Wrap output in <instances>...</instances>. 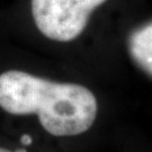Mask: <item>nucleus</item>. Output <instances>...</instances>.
Masks as SVG:
<instances>
[{
  "mask_svg": "<svg viewBox=\"0 0 152 152\" xmlns=\"http://www.w3.org/2000/svg\"><path fill=\"white\" fill-rule=\"evenodd\" d=\"M0 152H11L10 150H7L5 148H0Z\"/></svg>",
  "mask_w": 152,
  "mask_h": 152,
  "instance_id": "5",
  "label": "nucleus"
},
{
  "mask_svg": "<svg viewBox=\"0 0 152 152\" xmlns=\"http://www.w3.org/2000/svg\"><path fill=\"white\" fill-rule=\"evenodd\" d=\"M129 49L139 66L152 76V22L131 35Z\"/></svg>",
  "mask_w": 152,
  "mask_h": 152,
  "instance_id": "3",
  "label": "nucleus"
},
{
  "mask_svg": "<svg viewBox=\"0 0 152 152\" xmlns=\"http://www.w3.org/2000/svg\"><path fill=\"white\" fill-rule=\"evenodd\" d=\"M15 152H27L25 149H18V150H16Z\"/></svg>",
  "mask_w": 152,
  "mask_h": 152,
  "instance_id": "6",
  "label": "nucleus"
},
{
  "mask_svg": "<svg viewBox=\"0 0 152 152\" xmlns=\"http://www.w3.org/2000/svg\"><path fill=\"white\" fill-rule=\"evenodd\" d=\"M107 0H32L35 25L45 37L70 42L87 26L90 14Z\"/></svg>",
  "mask_w": 152,
  "mask_h": 152,
  "instance_id": "2",
  "label": "nucleus"
},
{
  "mask_svg": "<svg viewBox=\"0 0 152 152\" xmlns=\"http://www.w3.org/2000/svg\"><path fill=\"white\" fill-rule=\"evenodd\" d=\"M0 107L12 115L36 114L54 136L87 132L97 116V99L88 88L60 83L18 70L0 75Z\"/></svg>",
  "mask_w": 152,
  "mask_h": 152,
  "instance_id": "1",
  "label": "nucleus"
},
{
  "mask_svg": "<svg viewBox=\"0 0 152 152\" xmlns=\"http://www.w3.org/2000/svg\"><path fill=\"white\" fill-rule=\"evenodd\" d=\"M20 142H22L23 145H31L33 140L28 134H24V135H22V137H20Z\"/></svg>",
  "mask_w": 152,
  "mask_h": 152,
  "instance_id": "4",
  "label": "nucleus"
}]
</instances>
